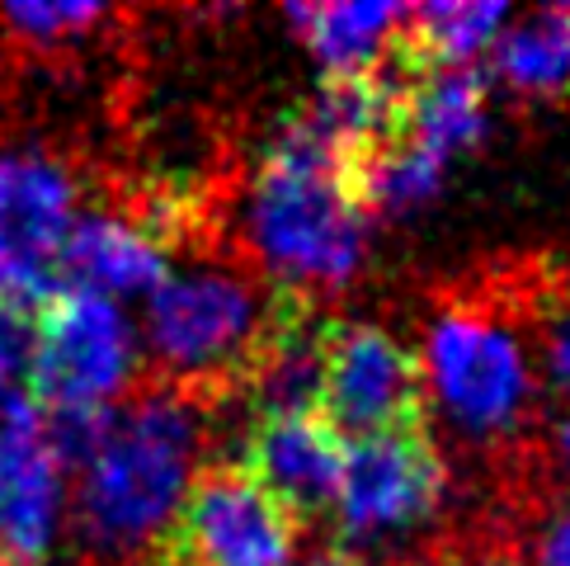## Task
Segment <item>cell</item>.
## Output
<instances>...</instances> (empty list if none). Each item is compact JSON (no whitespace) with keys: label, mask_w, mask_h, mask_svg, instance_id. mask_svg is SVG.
<instances>
[{"label":"cell","mask_w":570,"mask_h":566,"mask_svg":"<svg viewBox=\"0 0 570 566\" xmlns=\"http://www.w3.org/2000/svg\"><path fill=\"white\" fill-rule=\"evenodd\" d=\"M321 416L344 439L424 430L430 382H424L420 354L373 321H325Z\"/></svg>","instance_id":"52a82bcc"},{"label":"cell","mask_w":570,"mask_h":566,"mask_svg":"<svg viewBox=\"0 0 570 566\" xmlns=\"http://www.w3.org/2000/svg\"><path fill=\"white\" fill-rule=\"evenodd\" d=\"M485 71L458 67V71H434L420 76L411 86V105H405V128L396 142L415 147L420 156L439 160L448 170V160L472 152L485 137Z\"/></svg>","instance_id":"4fadbf2b"},{"label":"cell","mask_w":570,"mask_h":566,"mask_svg":"<svg viewBox=\"0 0 570 566\" xmlns=\"http://www.w3.org/2000/svg\"><path fill=\"white\" fill-rule=\"evenodd\" d=\"M307 312H316L312 293L269 279L259 265L170 270L147 297L151 382L203 411L246 397L264 359Z\"/></svg>","instance_id":"6da1fadb"},{"label":"cell","mask_w":570,"mask_h":566,"mask_svg":"<svg viewBox=\"0 0 570 566\" xmlns=\"http://www.w3.org/2000/svg\"><path fill=\"white\" fill-rule=\"evenodd\" d=\"M411 6H288V25L307 38L325 76H363L392 62L401 19Z\"/></svg>","instance_id":"5bb4252c"},{"label":"cell","mask_w":570,"mask_h":566,"mask_svg":"<svg viewBox=\"0 0 570 566\" xmlns=\"http://www.w3.org/2000/svg\"><path fill=\"white\" fill-rule=\"evenodd\" d=\"M557 449H561V462L570 468V420L561 424V435H557Z\"/></svg>","instance_id":"44dd1931"},{"label":"cell","mask_w":570,"mask_h":566,"mask_svg":"<svg viewBox=\"0 0 570 566\" xmlns=\"http://www.w3.org/2000/svg\"><path fill=\"white\" fill-rule=\"evenodd\" d=\"M514 10L500 0H439V6H411L401 19L392 62L411 80L434 71H458L476 52L500 43Z\"/></svg>","instance_id":"7c38bea8"},{"label":"cell","mask_w":570,"mask_h":566,"mask_svg":"<svg viewBox=\"0 0 570 566\" xmlns=\"http://www.w3.org/2000/svg\"><path fill=\"white\" fill-rule=\"evenodd\" d=\"M307 566H363V562H358L350 548H325V553H316Z\"/></svg>","instance_id":"d6986e66"},{"label":"cell","mask_w":570,"mask_h":566,"mask_svg":"<svg viewBox=\"0 0 570 566\" xmlns=\"http://www.w3.org/2000/svg\"><path fill=\"white\" fill-rule=\"evenodd\" d=\"M538 335H542V363L547 378L570 397V270H561L538 293Z\"/></svg>","instance_id":"e0dca14e"},{"label":"cell","mask_w":570,"mask_h":566,"mask_svg":"<svg viewBox=\"0 0 570 566\" xmlns=\"http://www.w3.org/2000/svg\"><path fill=\"white\" fill-rule=\"evenodd\" d=\"M208 439L198 401L147 382L109 416L99 449L76 472L71 524L95 566L147 562L189 491Z\"/></svg>","instance_id":"7a4b0ae2"},{"label":"cell","mask_w":570,"mask_h":566,"mask_svg":"<svg viewBox=\"0 0 570 566\" xmlns=\"http://www.w3.org/2000/svg\"><path fill=\"white\" fill-rule=\"evenodd\" d=\"M344 439L321 411H283V416H250L236 443V468H246L278 505L307 524L335 515L340 481H344Z\"/></svg>","instance_id":"30bf717a"},{"label":"cell","mask_w":570,"mask_h":566,"mask_svg":"<svg viewBox=\"0 0 570 566\" xmlns=\"http://www.w3.org/2000/svg\"><path fill=\"white\" fill-rule=\"evenodd\" d=\"M246 236L269 279L293 289H344L368 251V208L358 198V166L302 109L264 142Z\"/></svg>","instance_id":"3957f363"},{"label":"cell","mask_w":570,"mask_h":566,"mask_svg":"<svg viewBox=\"0 0 570 566\" xmlns=\"http://www.w3.org/2000/svg\"><path fill=\"white\" fill-rule=\"evenodd\" d=\"M6 378H10V373L0 369V401H6V392H10V382H6Z\"/></svg>","instance_id":"7402d4cb"},{"label":"cell","mask_w":570,"mask_h":566,"mask_svg":"<svg viewBox=\"0 0 570 566\" xmlns=\"http://www.w3.org/2000/svg\"><path fill=\"white\" fill-rule=\"evenodd\" d=\"M495 76L519 95H570V6L538 10L504 29Z\"/></svg>","instance_id":"9a60e30c"},{"label":"cell","mask_w":570,"mask_h":566,"mask_svg":"<svg viewBox=\"0 0 570 566\" xmlns=\"http://www.w3.org/2000/svg\"><path fill=\"white\" fill-rule=\"evenodd\" d=\"M109 25V10L105 6H6L0 10V33L10 43H24V48H67V43H80L90 29Z\"/></svg>","instance_id":"2e32d148"},{"label":"cell","mask_w":570,"mask_h":566,"mask_svg":"<svg viewBox=\"0 0 570 566\" xmlns=\"http://www.w3.org/2000/svg\"><path fill=\"white\" fill-rule=\"evenodd\" d=\"M170 251L156 236H147L128 213L95 208L80 213L76 227L57 260V283L67 289H86L99 297H124V293H156L170 274Z\"/></svg>","instance_id":"8fae6325"},{"label":"cell","mask_w":570,"mask_h":566,"mask_svg":"<svg viewBox=\"0 0 570 566\" xmlns=\"http://www.w3.org/2000/svg\"><path fill=\"white\" fill-rule=\"evenodd\" d=\"M6 297H19L14 293V279H10V255H6V241H0V302Z\"/></svg>","instance_id":"ffe728a7"},{"label":"cell","mask_w":570,"mask_h":566,"mask_svg":"<svg viewBox=\"0 0 570 566\" xmlns=\"http://www.w3.org/2000/svg\"><path fill=\"white\" fill-rule=\"evenodd\" d=\"M297 543L302 519L288 505H278L246 468L217 462L189 481L147 566H293Z\"/></svg>","instance_id":"8992f818"},{"label":"cell","mask_w":570,"mask_h":566,"mask_svg":"<svg viewBox=\"0 0 570 566\" xmlns=\"http://www.w3.org/2000/svg\"><path fill=\"white\" fill-rule=\"evenodd\" d=\"M538 566H570V510H561V515L542 529Z\"/></svg>","instance_id":"ac0fdd59"},{"label":"cell","mask_w":570,"mask_h":566,"mask_svg":"<svg viewBox=\"0 0 570 566\" xmlns=\"http://www.w3.org/2000/svg\"><path fill=\"white\" fill-rule=\"evenodd\" d=\"M137 335L124 308L57 283L38 297L24 359V392L38 411H109L137 378Z\"/></svg>","instance_id":"277c9868"},{"label":"cell","mask_w":570,"mask_h":566,"mask_svg":"<svg viewBox=\"0 0 570 566\" xmlns=\"http://www.w3.org/2000/svg\"><path fill=\"white\" fill-rule=\"evenodd\" d=\"M443 487H448V468L430 430L350 439L340 500H335V529H340L335 548L411 534L415 524H424L439 510Z\"/></svg>","instance_id":"ba28073f"},{"label":"cell","mask_w":570,"mask_h":566,"mask_svg":"<svg viewBox=\"0 0 570 566\" xmlns=\"http://www.w3.org/2000/svg\"><path fill=\"white\" fill-rule=\"evenodd\" d=\"M424 382L458 430L509 435L533 407V373L495 302H448L424 335Z\"/></svg>","instance_id":"5b68a950"},{"label":"cell","mask_w":570,"mask_h":566,"mask_svg":"<svg viewBox=\"0 0 570 566\" xmlns=\"http://www.w3.org/2000/svg\"><path fill=\"white\" fill-rule=\"evenodd\" d=\"M62 524V462L43 435V411L24 388L0 401V562L43 566Z\"/></svg>","instance_id":"9c48e42d"}]
</instances>
